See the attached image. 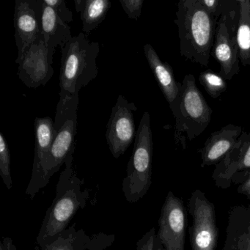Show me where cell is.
<instances>
[{
  "mask_svg": "<svg viewBox=\"0 0 250 250\" xmlns=\"http://www.w3.org/2000/svg\"><path fill=\"white\" fill-rule=\"evenodd\" d=\"M222 175H231L239 171L250 172V132L243 131L235 146L221 162Z\"/></svg>",
  "mask_w": 250,
  "mask_h": 250,
  "instance_id": "cell-19",
  "label": "cell"
},
{
  "mask_svg": "<svg viewBox=\"0 0 250 250\" xmlns=\"http://www.w3.org/2000/svg\"><path fill=\"white\" fill-rule=\"evenodd\" d=\"M42 36L49 52V59L53 64V56L58 46L62 49L73 36L68 24L63 21L52 7L43 0L42 17Z\"/></svg>",
  "mask_w": 250,
  "mask_h": 250,
  "instance_id": "cell-17",
  "label": "cell"
},
{
  "mask_svg": "<svg viewBox=\"0 0 250 250\" xmlns=\"http://www.w3.org/2000/svg\"><path fill=\"white\" fill-rule=\"evenodd\" d=\"M192 215L190 241L192 250H215L217 241V228L214 206L204 194L196 190L189 201Z\"/></svg>",
  "mask_w": 250,
  "mask_h": 250,
  "instance_id": "cell-9",
  "label": "cell"
},
{
  "mask_svg": "<svg viewBox=\"0 0 250 250\" xmlns=\"http://www.w3.org/2000/svg\"><path fill=\"white\" fill-rule=\"evenodd\" d=\"M246 195L249 196V197H250V190L248 191V192L246 194Z\"/></svg>",
  "mask_w": 250,
  "mask_h": 250,
  "instance_id": "cell-31",
  "label": "cell"
},
{
  "mask_svg": "<svg viewBox=\"0 0 250 250\" xmlns=\"http://www.w3.org/2000/svg\"><path fill=\"white\" fill-rule=\"evenodd\" d=\"M156 250H162V248H158Z\"/></svg>",
  "mask_w": 250,
  "mask_h": 250,
  "instance_id": "cell-32",
  "label": "cell"
},
{
  "mask_svg": "<svg viewBox=\"0 0 250 250\" xmlns=\"http://www.w3.org/2000/svg\"><path fill=\"white\" fill-rule=\"evenodd\" d=\"M16 62L18 65L19 78L29 88L46 85L53 77L52 63L43 36Z\"/></svg>",
  "mask_w": 250,
  "mask_h": 250,
  "instance_id": "cell-12",
  "label": "cell"
},
{
  "mask_svg": "<svg viewBox=\"0 0 250 250\" xmlns=\"http://www.w3.org/2000/svg\"><path fill=\"white\" fill-rule=\"evenodd\" d=\"M61 52L60 94L79 95L82 88L97 77L99 68L96 60L100 53V45L80 33L74 36Z\"/></svg>",
  "mask_w": 250,
  "mask_h": 250,
  "instance_id": "cell-3",
  "label": "cell"
},
{
  "mask_svg": "<svg viewBox=\"0 0 250 250\" xmlns=\"http://www.w3.org/2000/svg\"><path fill=\"white\" fill-rule=\"evenodd\" d=\"M120 3L128 18L139 20L141 16L144 0H120Z\"/></svg>",
  "mask_w": 250,
  "mask_h": 250,
  "instance_id": "cell-23",
  "label": "cell"
},
{
  "mask_svg": "<svg viewBox=\"0 0 250 250\" xmlns=\"http://www.w3.org/2000/svg\"><path fill=\"white\" fill-rule=\"evenodd\" d=\"M153 150L150 114L146 112L137 128L134 148L127 165L126 176L123 180V193L128 203H137L151 186Z\"/></svg>",
  "mask_w": 250,
  "mask_h": 250,
  "instance_id": "cell-6",
  "label": "cell"
},
{
  "mask_svg": "<svg viewBox=\"0 0 250 250\" xmlns=\"http://www.w3.org/2000/svg\"><path fill=\"white\" fill-rule=\"evenodd\" d=\"M238 250H250V232L241 237L238 244Z\"/></svg>",
  "mask_w": 250,
  "mask_h": 250,
  "instance_id": "cell-27",
  "label": "cell"
},
{
  "mask_svg": "<svg viewBox=\"0 0 250 250\" xmlns=\"http://www.w3.org/2000/svg\"><path fill=\"white\" fill-rule=\"evenodd\" d=\"M34 125L36 137L34 160L31 179L25 191V194L32 200L42 190L41 183L43 167L56 134L55 121L50 117L36 118Z\"/></svg>",
  "mask_w": 250,
  "mask_h": 250,
  "instance_id": "cell-13",
  "label": "cell"
},
{
  "mask_svg": "<svg viewBox=\"0 0 250 250\" xmlns=\"http://www.w3.org/2000/svg\"><path fill=\"white\" fill-rule=\"evenodd\" d=\"M2 242L5 250H17V247L14 245V241L9 237H4Z\"/></svg>",
  "mask_w": 250,
  "mask_h": 250,
  "instance_id": "cell-28",
  "label": "cell"
},
{
  "mask_svg": "<svg viewBox=\"0 0 250 250\" xmlns=\"http://www.w3.org/2000/svg\"><path fill=\"white\" fill-rule=\"evenodd\" d=\"M198 80L208 94L213 99L219 97L226 91L228 87L225 79L220 74L212 72L210 70L202 72L199 76Z\"/></svg>",
  "mask_w": 250,
  "mask_h": 250,
  "instance_id": "cell-21",
  "label": "cell"
},
{
  "mask_svg": "<svg viewBox=\"0 0 250 250\" xmlns=\"http://www.w3.org/2000/svg\"><path fill=\"white\" fill-rule=\"evenodd\" d=\"M187 213L182 200L169 191L162 206L158 238L166 250H184Z\"/></svg>",
  "mask_w": 250,
  "mask_h": 250,
  "instance_id": "cell-11",
  "label": "cell"
},
{
  "mask_svg": "<svg viewBox=\"0 0 250 250\" xmlns=\"http://www.w3.org/2000/svg\"><path fill=\"white\" fill-rule=\"evenodd\" d=\"M43 2L46 5L53 8L59 17L67 24L72 22V12L68 9L65 1L63 0H43Z\"/></svg>",
  "mask_w": 250,
  "mask_h": 250,
  "instance_id": "cell-24",
  "label": "cell"
},
{
  "mask_svg": "<svg viewBox=\"0 0 250 250\" xmlns=\"http://www.w3.org/2000/svg\"><path fill=\"white\" fill-rule=\"evenodd\" d=\"M250 190V176L241 184V187L238 188V191L241 194H247Z\"/></svg>",
  "mask_w": 250,
  "mask_h": 250,
  "instance_id": "cell-29",
  "label": "cell"
},
{
  "mask_svg": "<svg viewBox=\"0 0 250 250\" xmlns=\"http://www.w3.org/2000/svg\"><path fill=\"white\" fill-rule=\"evenodd\" d=\"M55 118V138L46 158L41 188L48 185L51 178L74 155L78 126L79 95L60 94Z\"/></svg>",
  "mask_w": 250,
  "mask_h": 250,
  "instance_id": "cell-5",
  "label": "cell"
},
{
  "mask_svg": "<svg viewBox=\"0 0 250 250\" xmlns=\"http://www.w3.org/2000/svg\"><path fill=\"white\" fill-rule=\"evenodd\" d=\"M144 54L158 84L172 112L178 102L181 83L176 81L172 67L168 62H164L161 60L151 45L148 43L145 45Z\"/></svg>",
  "mask_w": 250,
  "mask_h": 250,
  "instance_id": "cell-16",
  "label": "cell"
},
{
  "mask_svg": "<svg viewBox=\"0 0 250 250\" xmlns=\"http://www.w3.org/2000/svg\"><path fill=\"white\" fill-rule=\"evenodd\" d=\"M114 235L101 232L89 235L75 225L68 227L53 242L37 250H103L112 245Z\"/></svg>",
  "mask_w": 250,
  "mask_h": 250,
  "instance_id": "cell-14",
  "label": "cell"
},
{
  "mask_svg": "<svg viewBox=\"0 0 250 250\" xmlns=\"http://www.w3.org/2000/svg\"><path fill=\"white\" fill-rule=\"evenodd\" d=\"M155 238H156V231H155V228H152L137 241L134 250H154Z\"/></svg>",
  "mask_w": 250,
  "mask_h": 250,
  "instance_id": "cell-25",
  "label": "cell"
},
{
  "mask_svg": "<svg viewBox=\"0 0 250 250\" xmlns=\"http://www.w3.org/2000/svg\"><path fill=\"white\" fill-rule=\"evenodd\" d=\"M43 0H17L14 11L15 40L20 61L32 45L42 38Z\"/></svg>",
  "mask_w": 250,
  "mask_h": 250,
  "instance_id": "cell-10",
  "label": "cell"
},
{
  "mask_svg": "<svg viewBox=\"0 0 250 250\" xmlns=\"http://www.w3.org/2000/svg\"><path fill=\"white\" fill-rule=\"evenodd\" d=\"M242 132L241 126L229 124L212 133L200 150L202 166L222 162L233 148Z\"/></svg>",
  "mask_w": 250,
  "mask_h": 250,
  "instance_id": "cell-15",
  "label": "cell"
},
{
  "mask_svg": "<svg viewBox=\"0 0 250 250\" xmlns=\"http://www.w3.org/2000/svg\"><path fill=\"white\" fill-rule=\"evenodd\" d=\"M0 176L6 188L11 190L13 187L11 169V153L8 143L2 133H0Z\"/></svg>",
  "mask_w": 250,
  "mask_h": 250,
  "instance_id": "cell-22",
  "label": "cell"
},
{
  "mask_svg": "<svg viewBox=\"0 0 250 250\" xmlns=\"http://www.w3.org/2000/svg\"><path fill=\"white\" fill-rule=\"evenodd\" d=\"M137 110L134 102H129L123 95H119L112 109L106 125V140L109 150L115 159L126 151L135 140L134 112Z\"/></svg>",
  "mask_w": 250,
  "mask_h": 250,
  "instance_id": "cell-8",
  "label": "cell"
},
{
  "mask_svg": "<svg viewBox=\"0 0 250 250\" xmlns=\"http://www.w3.org/2000/svg\"><path fill=\"white\" fill-rule=\"evenodd\" d=\"M217 21L200 0H181L174 22L178 27L181 56L207 67L214 43Z\"/></svg>",
  "mask_w": 250,
  "mask_h": 250,
  "instance_id": "cell-2",
  "label": "cell"
},
{
  "mask_svg": "<svg viewBox=\"0 0 250 250\" xmlns=\"http://www.w3.org/2000/svg\"><path fill=\"white\" fill-rule=\"evenodd\" d=\"M172 112L175 119L174 138L184 149L187 140L192 141L210 124L213 111L197 87L192 74H187L183 79L178 102Z\"/></svg>",
  "mask_w": 250,
  "mask_h": 250,
  "instance_id": "cell-4",
  "label": "cell"
},
{
  "mask_svg": "<svg viewBox=\"0 0 250 250\" xmlns=\"http://www.w3.org/2000/svg\"><path fill=\"white\" fill-rule=\"evenodd\" d=\"M76 11L80 13L83 33L88 36L106 19L112 7L109 0H74Z\"/></svg>",
  "mask_w": 250,
  "mask_h": 250,
  "instance_id": "cell-18",
  "label": "cell"
},
{
  "mask_svg": "<svg viewBox=\"0 0 250 250\" xmlns=\"http://www.w3.org/2000/svg\"><path fill=\"white\" fill-rule=\"evenodd\" d=\"M238 7L237 43L240 62L250 65V0H237Z\"/></svg>",
  "mask_w": 250,
  "mask_h": 250,
  "instance_id": "cell-20",
  "label": "cell"
},
{
  "mask_svg": "<svg viewBox=\"0 0 250 250\" xmlns=\"http://www.w3.org/2000/svg\"><path fill=\"white\" fill-rule=\"evenodd\" d=\"M0 250H5V247H4L3 244L2 242L0 243Z\"/></svg>",
  "mask_w": 250,
  "mask_h": 250,
  "instance_id": "cell-30",
  "label": "cell"
},
{
  "mask_svg": "<svg viewBox=\"0 0 250 250\" xmlns=\"http://www.w3.org/2000/svg\"><path fill=\"white\" fill-rule=\"evenodd\" d=\"M238 14V7L237 10L223 9L216 24L212 55L219 62V74L225 80H232L239 72V50L237 43Z\"/></svg>",
  "mask_w": 250,
  "mask_h": 250,
  "instance_id": "cell-7",
  "label": "cell"
},
{
  "mask_svg": "<svg viewBox=\"0 0 250 250\" xmlns=\"http://www.w3.org/2000/svg\"><path fill=\"white\" fill-rule=\"evenodd\" d=\"M200 2L213 17L219 20L223 10L221 4L223 2L219 0H200Z\"/></svg>",
  "mask_w": 250,
  "mask_h": 250,
  "instance_id": "cell-26",
  "label": "cell"
},
{
  "mask_svg": "<svg viewBox=\"0 0 250 250\" xmlns=\"http://www.w3.org/2000/svg\"><path fill=\"white\" fill-rule=\"evenodd\" d=\"M74 155L67 158L65 169L59 177L56 195L46 210L36 238L39 247L53 242L69 227L70 222L80 209H83L90 198V192L84 188V180L79 178L73 166Z\"/></svg>",
  "mask_w": 250,
  "mask_h": 250,
  "instance_id": "cell-1",
  "label": "cell"
}]
</instances>
